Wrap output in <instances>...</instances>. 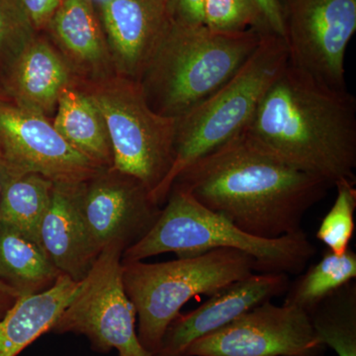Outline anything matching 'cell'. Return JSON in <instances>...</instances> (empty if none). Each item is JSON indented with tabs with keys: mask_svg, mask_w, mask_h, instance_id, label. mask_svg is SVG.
<instances>
[{
	"mask_svg": "<svg viewBox=\"0 0 356 356\" xmlns=\"http://www.w3.org/2000/svg\"><path fill=\"white\" fill-rule=\"evenodd\" d=\"M44 30L79 83L116 76L93 0H63Z\"/></svg>",
	"mask_w": 356,
	"mask_h": 356,
	"instance_id": "2e32d148",
	"label": "cell"
},
{
	"mask_svg": "<svg viewBox=\"0 0 356 356\" xmlns=\"http://www.w3.org/2000/svg\"><path fill=\"white\" fill-rule=\"evenodd\" d=\"M53 121L67 143L102 168L113 163L106 124L95 100L79 84L65 88L58 97Z\"/></svg>",
	"mask_w": 356,
	"mask_h": 356,
	"instance_id": "d6986e66",
	"label": "cell"
},
{
	"mask_svg": "<svg viewBox=\"0 0 356 356\" xmlns=\"http://www.w3.org/2000/svg\"><path fill=\"white\" fill-rule=\"evenodd\" d=\"M288 64L284 41L266 33L235 76L212 95L177 118L175 161L151 197L163 205L175 180L201 156L245 131L271 84Z\"/></svg>",
	"mask_w": 356,
	"mask_h": 356,
	"instance_id": "5b68a950",
	"label": "cell"
},
{
	"mask_svg": "<svg viewBox=\"0 0 356 356\" xmlns=\"http://www.w3.org/2000/svg\"><path fill=\"white\" fill-rule=\"evenodd\" d=\"M284 273H252L222 288L195 310L181 314L168 327L156 356L181 355L189 344L216 332L266 301L282 296L289 287Z\"/></svg>",
	"mask_w": 356,
	"mask_h": 356,
	"instance_id": "5bb4252c",
	"label": "cell"
},
{
	"mask_svg": "<svg viewBox=\"0 0 356 356\" xmlns=\"http://www.w3.org/2000/svg\"><path fill=\"white\" fill-rule=\"evenodd\" d=\"M93 1H95V3H96V2L99 1V0H93Z\"/></svg>",
	"mask_w": 356,
	"mask_h": 356,
	"instance_id": "d6a6232c",
	"label": "cell"
},
{
	"mask_svg": "<svg viewBox=\"0 0 356 356\" xmlns=\"http://www.w3.org/2000/svg\"><path fill=\"white\" fill-rule=\"evenodd\" d=\"M38 35L20 0H0V67Z\"/></svg>",
	"mask_w": 356,
	"mask_h": 356,
	"instance_id": "484cf974",
	"label": "cell"
},
{
	"mask_svg": "<svg viewBox=\"0 0 356 356\" xmlns=\"http://www.w3.org/2000/svg\"><path fill=\"white\" fill-rule=\"evenodd\" d=\"M7 170L6 163L2 159L1 154H0V196H1L2 189H3L4 184L7 178Z\"/></svg>",
	"mask_w": 356,
	"mask_h": 356,
	"instance_id": "4dcf8cb0",
	"label": "cell"
},
{
	"mask_svg": "<svg viewBox=\"0 0 356 356\" xmlns=\"http://www.w3.org/2000/svg\"><path fill=\"white\" fill-rule=\"evenodd\" d=\"M241 135L332 187L355 181L356 99L288 63Z\"/></svg>",
	"mask_w": 356,
	"mask_h": 356,
	"instance_id": "7a4b0ae2",
	"label": "cell"
},
{
	"mask_svg": "<svg viewBox=\"0 0 356 356\" xmlns=\"http://www.w3.org/2000/svg\"><path fill=\"white\" fill-rule=\"evenodd\" d=\"M165 203L151 229L124 250L122 261H144L166 252L191 257L231 248L252 257L255 273L291 276L303 273L317 252L304 231L271 240L250 235L178 187H172Z\"/></svg>",
	"mask_w": 356,
	"mask_h": 356,
	"instance_id": "277c9868",
	"label": "cell"
},
{
	"mask_svg": "<svg viewBox=\"0 0 356 356\" xmlns=\"http://www.w3.org/2000/svg\"><path fill=\"white\" fill-rule=\"evenodd\" d=\"M309 318L325 348L339 356H356L355 280L322 300Z\"/></svg>",
	"mask_w": 356,
	"mask_h": 356,
	"instance_id": "603a6c76",
	"label": "cell"
},
{
	"mask_svg": "<svg viewBox=\"0 0 356 356\" xmlns=\"http://www.w3.org/2000/svg\"><path fill=\"white\" fill-rule=\"evenodd\" d=\"M124 250L112 243L100 252L50 332L83 334L98 353L116 350L118 356H153L140 343L137 313L124 288Z\"/></svg>",
	"mask_w": 356,
	"mask_h": 356,
	"instance_id": "ba28073f",
	"label": "cell"
},
{
	"mask_svg": "<svg viewBox=\"0 0 356 356\" xmlns=\"http://www.w3.org/2000/svg\"><path fill=\"white\" fill-rule=\"evenodd\" d=\"M81 285L65 274L55 284L35 294L19 295L0 318V356H18L50 332Z\"/></svg>",
	"mask_w": 356,
	"mask_h": 356,
	"instance_id": "ac0fdd59",
	"label": "cell"
},
{
	"mask_svg": "<svg viewBox=\"0 0 356 356\" xmlns=\"http://www.w3.org/2000/svg\"><path fill=\"white\" fill-rule=\"evenodd\" d=\"M9 102L8 98L4 95L3 91H0V102Z\"/></svg>",
	"mask_w": 356,
	"mask_h": 356,
	"instance_id": "1f68e13d",
	"label": "cell"
},
{
	"mask_svg": "<svg viewBox=\"0 0 356 356\" xmlns=\"http://www.w3.org/2000/svg\"><path fill=\"white\" fill-rule=\"evenodd\" d=\"M79 83L51 41L37 35L3 67V93L21 109L48 117L65 88Z\"/></svg>",
	"mask_w": 356,
	"mask_h": 356,
	"instance_id": "9a60e30c",
	"label": "cell"
},
{
	"mask_svg": "<svg viewBox=\"0 0 356 356\" xmlns=\"http://www.w3.org/2000/svg\"><path fill=\"white\" fill-rule=\"evenodd\" d=\"M60 274L40 243L15 232L0 229V280L19 295L48 289Z\"/></svg>",
	"mask_w": 356,
	"mask_h": 356,
	"instance_id": "44dd1931",
	"label": "cell"
},
{
	"mask_svg": "<svg viewBox=\"0 0 356 356\" xmlns=\"http://www.w3.org/2000/svg\"><path fill=\"white\" fill-rule=\"evenodd\" d=\"M0 154L11 177L42 175L79 185L105 170L74 149L44 115L0 102Z\"/></svg>",
	"mask_w": 356,
	"mask_h": 356,
	"instance_id": "8fae6325",
	"label": "cell"
},
{
	"mask_svg": "<svg viewBox=\"0 0 356 356\" xmlns=\"http://www.w3.org/2000/svg\"><path fill=\"white\" fill-rule=\"evenodd\" d=\"M79 205L99 254L112 243L126 250L139 242L161 210L142 182L113 168H105L79 186Z\"/></svg>",
	"mask_w": 356,
	"mask_h": 356,
	"instance_id": "7c38bea8",
	"label": "cell"
},
{
	"mask_svg": "<svg viewBox=\"0 0 356 356\" xmlns=\"http://www.w3.org/2000/svg\"><path fill=\"white\" fill-rule=\"evenodd\" d=\"M254 1L261 9L270 32L283 39L284 27H283L280 0H254Z\"/></svg>",
	"mask_w": 356,
	"mask_h": 356,
	"instance_id": "f1b7e54d",
	"label": "cell"
},
{
	"mask_svg": "<svg viewBox=\"0 0 356 356\" xmlns=\"http://www.w3.org/2000/svg\"><path fill=\"white\" fill-rule=\"evenodd\" d=\"M252 273V257L231 248L159 264L122 261L124 288L137 313L143 348L158 355L168 327L187 302L211 296Z\"/></svg>",
	"mask_w": 356,
	"mask_h": 356,
	"instance_id": "8992f818",
	"label": "cell"
},
{
	"mask_svg": "<svg viewBox=\"0 0 356 356\" xmlns=\"http://www.w3.org/2000/svg\"><path fill=\"white\" fill-rule=\"evenodd\" d=\"M172 186L245 233L269 240L303 231L307 212L332 187L264 153L242 135L187 166Z\"/></svg>",
	"mask_w": 356,
	"mask_h": 356,
	"instance_id": "6da1fadb",
	"label": "cell"
},
{
	"mask_svg": "<svg viewBox=\"0 0 356 356\" xmlns=\"http://www.w3.org/2000/svg\"><path fill=\"white\" fill-rule=\"evenodd\" d=\"M203 25L219 33H271L254 0H205Z\"/></svg>",
	"mask_w": 356,
	"mask_h": 356,
	"instance_id": "d4e9b609",
	"label": "cell"
},
{
	"mask_svg": "<svg viewBox=\"0 0 356 356\" xmlns=\"http://www.w3.org/2000/svg\"><path fill=\"white\" fill-rule=\"evenodd\" d=\"M205 0H170L172 16L189 24H203Z\"/></svg>",
	"mask_w": 356,
	"mask_h": 356,
	"instance_id": "83f0119b",
	"label": "cell"
},
{
	"mask_svg": "<svg viewBox=\"0 0 356 356\" xmlns=\"http://www.w3.org/2000/svg\"><path fill=\"white\" fill-rule=\"evenodd\" d=\"M290 282L285 293L284 305L310 314L331 293L356 277V254L348 248L337 255L325 250L322 259Z\"/></svg>",
	"mask_w": 356,
	"mask_h": 356,
	"instance_id": "7402d4cb",
	"label": "cell"
},
{
	"mask_svg": "<svg viewBox=\"0 0 356 356\" xmlns=\"http://www.w3.org/2000/svg\"><path fill=\"white\" fill-rule=\"evenodd\" d=\"M79 185H54L50 207L40 229V245L60 273L72 280L86 277L99 252L81 216Z\"/></svg>",
	"mask_w": 356,
	"mask_h": 356,
	"instance_id": "e0dca14e",
	"label": "cell"
},
{
	"mask_svg": "<svg viewBox=\"0 0 356 356\" xmlns=\"http://www.w3.org/2000/svg\"><path fill=\"white\" fill-rule=\"evenodd\" d=\"M178 356H187V355H178Z\"/></svg>",
	"mask_w": 356,
	"mask_h": 356,
	"instance_id": "836d02e7",
	"label": "cell"
},
{
	"mask_svg": "<svg viewBox=\"0 0 356 356\" xmlns=\"http://www.w3.org/2000/svg\"><path fill=\"white\" fill-rule=\"evenodd\" d=\"M305 312L264 302L216 332L189 344L187 356H323Z\"/></svg>",
	"mask_w": 356,
	"mask_h": 356,
	"instance_id": "30bf717a",
	"label": "cell"
},
{
	"mask_svg": "<svg viewBox=\"0 0 356 356\" xmlns=\"http://www.w3.org/2000/svg\"><path fill=\"white\" fill-rule=\"evenodd\" d=\"M37 31L44 30L63 0H20Z\"/></svg>",
	"mask_w": 356,
	"mask_h": 356,
	"instance_id": "4316f807",
	"label": "cell"
},
{
	"mask_svg": "<svg viewBox=\"0 0 356 356\" xmlns=\"http://www.w3.org/2000/svg\"><path fill=\"white\" fill-rule=\"evenodd\" d=\"M266 33L212 31L173 17L139 81L149 106L179 118L235 76Z\"/></svg>",
	"mask_w": 356,
	"mask_h": 356,
	"instance_id": "3957f363",
	"label": "cell"
},
{
	"mask_svg": "<svg viewBox=\"0 0 356 356\" xmlns=\"http://www.w3.org/2000/svg\"><path fill=\"white\" fill-rule=\"evenodd\" d=\"M53 182L42 175H7L0 196V229L40 243V229L50 207Z\"/></svg>",
	"mask_w": 356,
	"mask_h": 356,
	"instance_id": "ffe728a7",
	"label": "cell"
},
{
	"mask_svg": "<svg viewBox=\"0 0 356 356\" xmlns=\"http://www.w3.org/2000/svg\"><path fill=\"white\" fill-rule=\"evenodd\" d=\"M337 197L317 232V238L334 254H343L350 248L355 233V181L343 180L336 185Z\"/></svg>",
	"mask_w": 356,
	"mask_h": 356,
	"instance_id": "cb8c5ba5",
	"label": "cell"
},
{
	"mask_svg": "<svg viewBox=\"0 0 356 356\" xmlns=\"http://www.w3.org/2000/svg\"><path fill=\"white\" fill-rule=\"evenodd\" d=\"M288 63L330 88L346 89V49L356 0H280Z\"/></svg>",
	"mask_w": 356,
	"mask_h": 356,
	"instance_id": "9c48e42d",
	"label": "cell"
},
{
	"mask_svg": "<svg viewBox=\"0 0 356 356\" xmlns=\"http://www.w3.org/2000/svg\"><path fill=\"white\" fill-rule=\"evenodd\" d=\"M19 296L17 290L0 280V318L3 317L7 310L13 305L14 302Z\"/></svg>",
	"mask_w": 356,
	"mask_h": 356,
	"instance_id": "f546056e",
	"label": "cell"
},
{
	"mask_svg": "<svg viewBox=\"0 0 356 356\" xmlns=\"http://www.w3.org/2000/svg\"><path fill=\"white\" fill-rule=\"evenodd\" d=\"M116 76L139 81L172 18L170 0H99Z\"/></svg>",
	"mask_w": 356,
	"mask_h": 356,
	"instance_id": "4fadbf2b",
	"label": "cell"
},
{
	"mask_svg": "<svg viewBox=\"0 0 356 356\" xmlns=\"http://www.w3.org/2000/svg\"><path fill=\"white\" fill-rule=\"evenodd\" d=\"M102 112L117 172L142 182L149 194L175 161L177 119L156 113L139 81L114 76L98 83H77Z\"/></svg>",
	"mask_w": 356,
	"mask_h": 356,
	"instance_id": "52a82bcc",
	"label": "cell"
}]
</instances>
